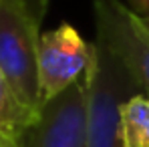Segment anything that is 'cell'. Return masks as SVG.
<instances>
[{
	"label": "cell",
	"instance_id": "cell-1",
	"mask_svg": "<svg viewBox=\"0 0 149 147\" xmlns=\"http://www.w3.org/2000/svg\"><path fill=\"white\" fill-rule=\"evenodd\" d=\"M49 0H0V69L18 99L42 109L38 83L40 20Z\"/></svg>",
	"mask_w": 149,
	"mask_h": 147
},
{
	"label": "cell",
	"instance_id": "cell-2",
	"mask_svg": "<svg viewBox=\"0 0 149 147\" xmlns=\"http://www.w3.org/2000/svg\"><path fill=\"white\" fill-rule=\"evenodd\" d=\"M87 81V147H123L119 109L141 93L123 63L101 40L93 42Z\"/></svg>",
	"mask_w": 149,
	"mask_h": 147
},
{
	"label": "cell",
	"instance_id": "cell-3",
	"mask_svg": "<svg viewBox=\"0 0 149 147\" xmlns=\"http://www.w3.org/2000/svg\"><path fill=\"white\" fill-rule=\"evenodd\" d=\"M97 40L129 71L139 91L149 97V30L121 0H95Z\"/></svg>",
	"mask_w": 149,
	"mask_h": 147
},
{
	"label": "cell",
	"instance_id": "cell-4",
	"mask_svg": "<svg viewBox=\"0 0 149 147\" xmlns=\"http://www.w3.org/2000/svg\"><path fill=\"white\" fill-rule=\"evenodd\" d=\"M91 56L93 45H89L69 22L42 32L38 42V83L42 105L81 81L87 75Z\"/></svg>",
	"mask_w": 149,
	"mask_h": 147
},
{
	"label": "cell",
	"instance_id": "cell-5",
	"mask_svg": "<svg viewBox=\"0 0 149 147\" xmlns=\"http://www.w3.org/2000/svg\"><path fill=\"white\" fill-rule=\"evenodd\" d=\"M20 147H87V81L85 77L42 105L32 125L18 139Z\"/></svg>",
	"mask_w": 149,
	"mask_h": 147
},
{
	"label": "cell",
	"instance_id": "cell-6",
	"mask_svg": "<svg viewBox=\"0 0 149 147\" xmlns=\"http://www.w3.org/2000/svg\"><path fill=\"white\" fill-rule=\"evenodd\" d=\"M119 133L123 147H149V97L137 93L121 105Z\"/></svg>",
	"mask_w": 149,
	"mask_h": 147
},
{
	"label": "cell",
	"instance_id": "cell-7",
	"mask_svg": "<svg viewBox=\"0 0 149 147\" xmlns=\"http://www.w3.org/2000/svg\"><path fill=\"white\" fill-rule=\"evenodd\" d=\"M38 113L30 111L18 99L14 89L10 87L8 79L0 69V131L12 139H20L22 133L32 125Z\"/></svg>",
	"mask_w": 149,
	"mask_h": 147
},
{
	"label": "cell",
	"instance_id": "cell-8",
	"mask_svg": "<svg viewBox=\"0 0 149 147\" xmlns=\"http://www.w3.org/2000/svg\"><path fill=\"white\" fill-rule=\"evenodd\" d=\"M127 6H129L139 18L149 16V0H127Z\"/></svg>",
	"mask_w": 149,
	"mask_h": 147
},
{
	"label": "cell",
	"instance_id": "cell-9",
	"mask_svg": "<svg viewBox=\"0 0 149 147\" xmlns=\"http://www.w3.org/2000/svg\"><path fill=\"white\" fill-rule=\"evenodd\" d=\"M0 147H20V145H18V141H16V139L8 137L6 133H2V131H0Z\"/></svg>",
	"mask_w": 149,
	"mask_h": 147
},
{
	"label": "cell",
	"instance_id": "cell-10",
	"mask_svg": "<svg viewBox=\"0 0 149 147\" xmlns=\"http://www.w3.org/2000/svg\"><path fill=\"white\" fill-rule=\"evenodd\" d=\"M141 22H143V24H145V28L149 30V16H143V18H141Z\"/></svg>",
	"mask_w": 149,
	"mask_h": 147
}]
</instances>
